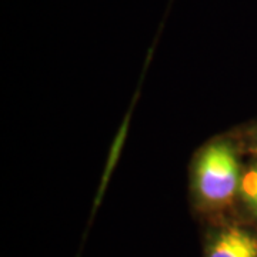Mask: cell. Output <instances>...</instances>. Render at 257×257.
Returning <instances> with one entry per match:
<instances>
[{
	"instance_id": "1",
	"label": "cell",
	"mask_w": 257,
	"mask_h": 257,
	"mask_svg": "<svg viewBox=\"0 0 257 257\" xmlns=\"http://www.w3.org/2000/svg\"><path fill=\"white\" fill-rule=\"evenodd\" d=\"M196 186L210 206H224L239 187V166L233 149L219 142L207 146L196 165Z\"/></svg>"
},
{
	"instance_id": "3",
	"label": "cell",
	"mask_w": 257,
	"mask_h": 257,
	"mask_svg": "<svg viewBox=\"0 0 257 257\" xmlns=\"http://www.w3.org/2000/svg\"><path fill=\"white\" fill-rule=\"evenodd\" d=\"M240 192L244 200L257 211V166L241 177Z\"/></svg>"
},
{
	"instance_id": "2",
	"label": "cell",
	"mask_w": 257,
	"mask_h": 257,
	"mask_svg": "<svg viewBox=\"0 0 257 257\" xmlns=\"http://www.w3.org/2000/svg\"><path fill=\"white\" fill-rule=\"evenodd\" d=\"M207 257H257V237L240 227H227L213 240Z\"/></svg>"
}]
</instances>
